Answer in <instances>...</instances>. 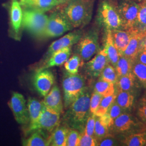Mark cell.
Wrapping results in <instances>:
<instances>
[{"instance_id": "obj_1", "label": "cell", "mask_w": 146, "mask_h": 146, "mask_svg": "<svg viewBox=\"0 0 146 146\" xmlns=\"http://www.w3.org/2000/svg\"><path fill=\"white\" fill-rule=\"evenodd\" d=\"M91 94L87 87L84 92L68 107L63 116V122L64 125L83 132L86 121L89 115L90 99Z\"/></svg>"}, {"instance_id": "obj_2", "label": "cell", "mask_w": 146, "mask_h": 146, "mask_svg": "<svg viewBox=\"0 0 146 146\" xmlns=\"http://www.w3.org/2000/svg\"><path fill=\"white\" fill-rule=\"evenodd\" d=\"M62 11L74 28L83 27L90 21L93 0H71L66 3Z\"/></svg>"}, {"instance_id": "obj_3", "label": "cell", "mask_w": 146, "mask_h": 146, "mask_svg": "<svg viewBox=\"0 0 146 146\" xmlns=\"http://www.w3.org/2000/svg\"><path fill=\"white\" fill-rule=\"evenodd\" d=\"M64 106L67 108L73 101L87 88L86 81L80 74L64 73L62 78Z\"/></svg>"}, {"instance_id": "obj_4", "label": "cell", "mask_w": 146, "mask_h": 146, "mask_svg": "<svg viewBox=\"0 0 146 146\" xmlns=\"http://www.w3.org/2000/svg\"><path fill=\"white\" fill-rule=\"evenodd\" d=\"M48 21L44 12L25 8L23 11L22 26L34 36L41 37Z\"/></svg>"}, {"instance_id": "obj_5", "label": "cell", "mask_w": 146, "mask_h": 146, "mask_svg": "<svg viewBox=\"0 0 146 146\" xmlns=\"http://www.w3.org/2000/svg\"><path fill=\"white\" fill-rule=\"evenodd\" d=\"M98 21L106 31L122 29V22L117 9L107 1H102L99 7Z\"/></svg>"}, {"instance_id": "obj_6", "label": "cell", "mask_w": 146, "mask_h": 146, "mask_svg": "<svg viewBox=\"0 0 146 146\" xmlns=\"http://www.w3.org/2000/svg\"><path fill=\"white\" fill-rule=\"evenodd\" d=\"M100 50L99 35L95 30L83 34L76 43V54L80 56L84 63L94 56Z\"/></svg>"}, {"instance_id": "obj_7", "label": "cell", "mask_w": 146, "mask_h": 146, "mask_svg": "<svg viewBox=\"0 0 146 146\" xmlns=\"http://www.w3.org/2000/svg\"><path fill=\"white\" fill-rule=\"evenodd\" d=\"M74 27L62 11H55L48 16L47 26L41 37L52 38L60 36Z\"/></svg>"}, {"instance_id": "obj_8", "label": "cell", "mask_w": 146, "mask_h": 146, "mask_svg": "<svg viewBox=\"0 0 146 146\" xmlns=\"http://www.w3.org/2000/svg\"><path fill=\"white\" fill-rule=\"evenodd\" d=\"M15 120L20 125H26L29 123V116L26 101L22 94L13 92L8 102Z\"/></svg>"}, {"instance_id": "obj_9", "label": "cell", "mask_w": 146, "mask_h": 146, "mask_svg": "<svg viewBox=\"0 0 146 146\" xmlns=\"http://www.w3.org/2000/svg\"><path fill=\"white\" fill-rule=\"evenodd\" d=\"M139 8L140 4L136 1H126L120 5L117 9L122 22V29H135Z\"/></svg>"}, {"instance_id": "obj_10", "label": "cell", "mask_w": 146, "mask_h": 146, "mask_svg": "<svg viewBox=\"0 0 146 146\" xmlns=\"http://www.w3.org/2000/svg\"><path fill=\"white\" fill-rule=\"evenodd\" d=\"M60 115L61 114L48 108L43 104L41 115L33 132L37 131L52 132L59 125Z\"/></svg>"}, {"instance_id": "obj_11", "label": "cell", "mask_w": 146, "mask_h": 146, "mask_svg": "<svg viewBox=\"0 0 146 146\" xmlns=\"http://www.w3.org/2000/svg\"><path fill=\"white\" fill-rule=\"evenodd\" d=\"M108 63V58L104 48L100 50L93 58H92L84 65V72L91 78L99 77L106 66Z\"/></svg>"}, {"instance_id": "obj_12", "label": "cell", "mask_w": 146, "mask_h": 146, "mask_svg": "<svg viewBox=\"0 0 146 146\" xmlns=\"http://www.w3.org/2000/svg\"><path fill=\"white\" fill-rule=\"evenodd\" d=\"M54 82L52 72L47 69L38 70L33 78V84L37 92L44 97L48 94Z\"/></svg>"}, {"instance_id": "obj_13", "label": "cell", "mask_w": 146, "mask_h": 146, "mask_svg": "<svg viewBox=\"0 0 146 146\" xmlns=\"http://www.w3.org/2000/svg\"><path fill=\"white\" fill-rule=\"evenodd\" d=\"M82 35V32L78 30L70 32L60 39L54 41L47 50L45 60L49 58L53 52L58 50L67 47H72L73 45L76 44Z\"/></svg>"}, {"instance_id": "obj_14", "label": "cell", "mask_w": 146, "mask_h": 146, "mask_svg": "<svg viewBox=\"0 0 146 146\" xmlns=\"http://www.w3.org/2000/svg\"><path fill=\"white\" fill-rule=\"evenodd\" d=\"M21 6L29 8L46 12L53 8L66 3L58 0H19Z\"/></svg>"}, {"instance_id": "obj_15", "label": "cell", "mask_w": 146, "mask_h": 146, "mask_svg": "<svg viewBox=\"0 0 146 146\" xmlns=\"http://www.w3.org/2000/svg\"><path fill=\"white\" fill-rule=\"evenodd\" d=\"M143 31L135 29L128 44L122 54L123 56L130 59L133 62H135L137 55L141 50V41Z\"/></svg>"}, {"instance_id": "obj_16", "label": "cell", "mask_w": 146, "mask_h": 146, "mask_svg": "<svg viewBox=\"0 0 146 146\" xmlns=\"http://www.w3.org/2000/svg\"><path fill=\"white\" fill-rule=\"evenodd\" d=\"M71 47H67L58 50L45 60L44 64L38 70L60 66L64 64L71 55Z\"/></svg>"}, {"instance_id": "obj_17", "label": "cell", "mask_w": 146, "mask_h": 146, "mask_svg": "<svg viewBox=\"0 0 146 146\" xmlns=\"http://www.w3.org/2000/svg\"><path fill=\"white\" fill-rule=\"evenodd\" d=\"M27 104L29 116V123L27 133L30 134L33 132L41 115L43 103L35 98H29Z\"/></svg>"}, {"instance_id": "obj_18", "label": "cell", "mask_w": 146, "mask_h": 146, "mask_svg": "<svg viewBox=\"0 0 146 146\" xmlns=\"http://www.w3.org/2000/svg\"><path fill=\"white\" fill-rule=\"evenodd\" d=\"M135 29H136L125 31L121 29L111 31L113 41L120 56L122 55Z\"/></svg>"}, {"instance_id": "obj_19", "label": "cell", "mask_w": 146, "mask_h": 146, "mask_svg": "<svg viewBox=\"0 0 146 146\" xmlns=\"http://www.w3.org/2000/svg\"><path fill=\"white\" fill-rule=\"evenodd\" d=\"M43 104L48 108L61 114L62 113L63 103L60 90L57 86H54L46 96Z\"/></svg>"}, {"instance_id": "obj_20", "label": "cell", "mask_w": 146, "mask_h": 146, "mask_svg": "<svg viewBox=\"0 0 146 146\" xmlns=\"http://www.w3.org/2000/svg\"><path fill=\"white\" fill-rule=\"evenodd\" d=\"M23 11L19 0H12L10 7L11 25L12 31L17 34L22 26Z\"/></svg>"}, {"instance_id": "obj_21", "label": "cell", "mask_w": 146, "mask_h": 146, "mask_svg": "<svg viewBox=\"0 0 146 146\" xmlns=\"http://www.w3.org/2000/svg\"><path fill=\"white\" fill-rule=\"evenodd\" d=\"M135 125L133 117L130 114L123 113L114 120L111 127L116 132L125 133Z\"/></svg>"}, {"instance_id": "obj_22", "label": "cell", "mask_w": 146, "mask_h": 146, "mask_svg": "<svg viewBox=\"0 0 146 146\" xmlns=\"http://www.w3.org/2000/svg\"><path fill=\"white\" fill-rule=\"evenodd\" d=\"M106 35L105 43L104 48L106 52L108 63L115 68L120 55L113 41L111 31H106Z\"/></svg>"}, {"instance_id": "obj_23", "label": "cell", "mask_w": 146, "mask_h": 146, "mask_svg": "<svg viewBox=\"0 0 146 146\" xmlns=\"http://www.w3.org/2000/svg\"><path fill=\"white\" fill-rule=\"evenodd\" d=\"M69 128L66 125H58L49 136L50 146H66Z\"/></svg>"}, {"instance_id": "obj_24", "label": "cell", "mask_w": 146, "mask_h": 146, "mask_svg": "<svg viewBox=\"0 0 146 146\" xmlns=\"http://www.w3.org/2000/svg\"><path fill=\"white\" fill-rule=\"evenodd\" d=\"M42 131H35L26 139L23 140L22 145L25 146H50L49 136L46 137L42 134Z\"/></svg>"}, {"instance_id": "obj_25", "label": "cell", "mask_w": 146, "mask_h": 146, "mask_svg": "<svg viewBox=\"0 0 146 146\" xmlns=\"http://www.w3.org/2000/svg\"><path fill=\"white\" fill-rule=\"evenodd\" d=\"M115 93V102L123 110H131L134 101V96L131 92L118 90L117 92Z\"/></svg>"}, {"instance_id": "obj_26", "label": "cell", "mask_w": 146, "mask_h": 146, "mask_svg": "<svg viewBox=\"0 0 146 146\" xmlns=\"http://www.w3.org/2000/svg\"><path fill=\"white\" fill-rule=\"evenodd\" d=\"M136 76L132 72L128 74L118 78L116 84L118 90L131 92L135 84Z\"/></svg>"}, {"instance_id": "obj_27", "label": "cell", "mask_w": 146, "mask_h": 146, "mask_svg": "<svg viewBox=\"0 0 146 146\" xmlns=\"http://www.w3.org/2000/svg\"><path fill=\"white\" fill-rule=\"evenodd\" d=\"M134 63L130 59L123 55L120 56L115 67V70L118 78L131 72Z\"/></svg>"}, {"instance_id": "obj_28", "label": "cell", "mask_w": 146, "mask_h": 146, "mask_svg": "<svg viewBox=\"0 0 146 146\" xmlns=\"http://www.w3.org/2000/svg\"><path fill=\"white\" fill-rule=\"evenodd\" d=\"M115 84L99 80L94 85V92L103 97L111 95L115 93Z\"/></svg>"}, {"instance_id": "obj_29", "label": "cell", "mask_w": 146, "mask_h": 146, "mask_svg": "<svg viewBox=\"0 0 146 146\" xmlns=\"http://www.w3.org/2000/svg\"><path fill=\"white\" fill-rule=\"evenodd\" d=\"M84 62L81 58L75 54L72 57H69L68 60L64 63V67L66 70L71 74H78L79 68L84 65Z\"/></svg>"}, {"instance_id": "obj_30", "label": "cell", "mask_w": 146, "mask_h": 146, "mask_svg": "<svg viewBox=\"0 0 146 146\" xmlns=\"http://www.w3.org/2000/svg\"><path fill=\"white\" fill-rule=\"evenodd\" d=\"M127 146H142L146 145V133H140L128 136L122 141Z\"/></svg>"}, {"instance_id": "obj_31", "label": "cell", "mask_w": 146, "mask_h": 146, "mask_svg": "<svg viewBox=\"0 0 146 146\" xmlns=\"http://www.w3.org/2000/svg\"><path fill=\"white\" fill-rule=\"evenodd\" d=\"M99 80L116 84L118 80V76L115 67L108 63L102 71Z\"/></svg>"}, {"instance_id": "obj_32", "label": "cell", "mask_w": 146, "mask_h": 146, "mask_svg": "<svg viewBox=\"0 0 146 146\" xmlns=\"http://www.w3.org/2000/svg\"><path fill=\"white\" fill-rule=\"evenodd\" d=\"M132 72L146 89V65L136 61L134 63Z\"/></svg>"}, {"instance_id": "obj_33", "label": "cell", "mask_w": 146, "mask_h": 146, "mask_svg": "<svg viewBox=\"0 0 146 146\" xmlns=\"http://www.w3.org/2000/svg\"><path fill=\"white\" fill-rule=\"evenodd\" d=\"M135 29L140 31H146V2L145 1H142L140 3Z\"/></svg>"}, {"instance_id": "obj_34", "label": "cell", "mask_w": 146, "mask_h": 146, "mask_svg": "<svg viewBox=\"0 0 146 146\" xmlns=\"http://www.w3.org/2000/svg\"><path fill=\"white\" fill-rule=\"evenodd\" d=\"M116 93L111 95L103 97L99 106L95 113V115L97 116H101L107 113L110 106L115 101Z\"/></svg>"}, {"instance_id": "obj_35", "label": "cell", "mask_w": 146, "mask_h": 146, "mask_svg": "<svg viewBox=\"0 0 146 146\" xmlns=\"http://www.w3.org/2000/svg\"><path fill=\"white\" fill-rule=\"evenodd\" d=\"M110 135L109 128L104 125L100 119L99 117L96 116L94 137L97 141Z\"/></svg>"}, {"instance_id": "obj_36", "label": "cell", "mask_w": 146, "mask_h": 146, "mask_svg": "<svg viewBox=\"0 0 146 146\" xmlns=\"http://www.w3.org/2000/svg\"><path fill=\"white\" fill-rule=\"evenodd\" d=\"M81 133L79 131L69 128L66 142V146H78Z\"/></svg>"}, {"instance_id": "obj_37", "label": "cell", "mask_w": 146, "mask_h": 146, "mask_svg": "<svg viewBox=\"0 0 146 146\" xmlns=\"http://www.w3.org/2000/svg\"><path fill=\"white\" fill-rule=\"evenodd\" d=\"M97 144L98 141L94 136L87 135L84 131L81 133L78 146H95Z\"/></svg>"}, {"instance_id": "obj_38", "label": "cell", "mask_w": 146, "mask_h": 146, "mask_svg": "<svg viewBox=\"0 0 146 146\" xmlns=\"http://www.w3.org/2000/svg\"><path fill=\"white\" fill-rule=\"evenodd\" d=\"M95 120L96 115L94 114L91 113L86 121V123L84 131V133L87 135L94 136Z\"/></svg>"}, {"instance_id": "obj_39", "label": "cell", "mask_w": 146, "mask_h": 146, "mask_svg": "<svg viewBox=\"0 0 146 146\" xmlns=\"http://www.w3.org/2000/svg\"><path fill=\"white\" fill-rule=\"evenodd\" d=\"M102 98L103 96L95 92L91 94L90 99V110L92 114H95Z\"/></svg>"}, {"instance_id": "obj_40", "label": "cell", "mask_w": 146, "mask_h": 146, "mask_svg": "<svg viewBox=\"0 0 146 146\" xmlns=\"http://www.w3.org/2000/svg\"><path fill=\"white\" fill-rule=\"evenodd\" d=\"M124 111L125 110H123L114 101L110 106L107 113L110 115L112 120L114 121L117 117L124 113Z\"/></svg>"}, {"instance_id": "obj_41", "label": "cell", "mask_w": 146, "mask_h": 146, "mask_svg": "<svg viewBox=\"0 0 146 146\" xmlns=\"http://www.w3.org/2000/svg\"><path fill=\"white\" fill-rule=\"evenodd\" d=\"M137 114L141 120L146 124V97L143 98L140 100Z\"/></svg>"}, {"instance_id": "obj_42", "label": "cell", "mask_w": 146, "mask_h": 146, "mask_svg": "<svg viewBox=\"0 0 146 146\" xmlns=\"http://www.w3.org/2000/svg\"><path fill=\"white\" fill-rule=\"evenodd\" d=\"M117 141L113 136L108 135L104 138L98 141L97 146H112L117 145Z\"/></svg>"}, {"instance_id": "obj_43", "label": "cell", "mask_w": 146, "mask_h": 146, "mask_svg": "<svg viewBox=\"0 0 146 146\" xmlns=\"http://www.w3.org/2000/svg\"><path fill=\"white\" fill-rule=\"evenodd\" d=\"M100 119L101 121V122L104 123V125H106V127H107L108 128H110L113 124V122L114 121L112 120V119L110 117V115L107 113H105L101 116H99Z\"/></svg>"}, {"instance_id": "obj_44", "label": "cell", "mask_w": 146, "mask_h": 146, "mask_svg": "<svg viewBox=\"0 0 146 146\" xmlns=\"http://www.w3.org/2000/svg\"><path fill=\"white\" fill-rule=\"evenodd\" d=\"M136 61L146 65V50L142 49L140 50Z\"/></svg>"}, {"instance_id": "obj_45", "label": "cell", "mask_w": 146, "mask_h": 146, "mask_svg": "<svg viewBox=\"0 0 146 146\" xmlns=\"http://www.w3.org/2000/svg\"><path fill=\"white\" fill-rule=\"evenodd\" d=\"M141 49L146 50V31H143V36L141 41Z\"/></svg>"}, {"instance_id": "obj_46", "label": "cell", "mask_w": 146, "mask_h": 146, "mask_svg": "<svg viewBox=\"0 0 146 146\" xmlns=\"http://www.w3.org/2000/svg\"><path fill=\"white\" fill-rule=\"evenodd\" d=\"M58 1H62V2H65V3H67V2H68L70 1H71V0H58Z\"/></svg>"}, {"instance_id": "obj_47", "label": "cell", "mask_w": 146, "mask_h": 146, "mask_svg": "<svg viewBox=\"0 0 146 146\" xmlns=\"http://www.w3.org/2000/svg\"><path fill=\"white\" fill-rule=\"evenodd\" d=\"M134 1H137L138 2H141L142 1V0H134Z\"/></svg>"}, {"instance_id": "obj_48", "label": "cell", "mask_w": 146, "mask_h": 146, "mask_svg": "<svg viewBox=\"0 0 146 146\" xmlns=\"http://www.w3.org/2000/svg\"><path fill=\"white\" fill-rule=\"evenodd\" d=\"M142 1H145V2H146V0H142Z\"/></svg>"}]
</instances>
